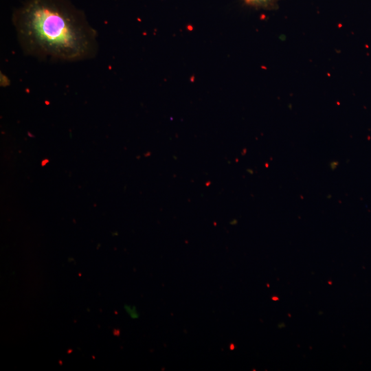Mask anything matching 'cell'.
Segmentation results:
<instances>
[{"label": "cell", "mask_w": 371, "mask_h": 371, "mask_svg": "<svg viewBox=\"0 0 371 371\" xmlns=\"http://www.w3.org/2000/svg\"><path fill=\"white\" fill-rule=\"evenodd\" d=\"M12 23L23 52L41 60L79 61L98 52L97 32L69 0H26Z\"/></svg>", "instance_id": "obj_1"}, {"label": "cell", "mask_w": 371, "mask_h": 371, "mask_svg": "<svg viewBox=\"0 0 371 371\" xmlns=\"http://www.w3.org/2000/svg\"><path fill=\"white\" fill-rule=\"evenodd\" d=\"M279 0H245L246 4L258 8L272 9L277 6Z\"/></svg>", "instance_id": "obj_2"}]
</instances>
